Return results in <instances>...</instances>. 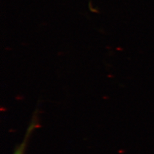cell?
Listing matches in <instances>:
<instances>
[{"label": "cell", "mask_w": 154, "mask_h": 154, "mask_svg": "<svg viewBox=\"0 0 154 154\" xmlns=\"http://www.w3.org/2000/svg\"><path fill=\"white\" fill-rule=\"evenodd\" d=\"M37 123L36 122H35L34 120L32 121V123L30 125V126H29V127L27 129V131L25 134V138H24L21 144H19V146L16 148V150H15V152H14V154H24V153H25V151L26 146L28 141V138H29V137H30V135L32 134V132L33 131V130L35 128Z\"/></svg>", "instance_id": "cell-1"}]
</instances>
